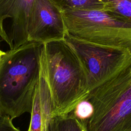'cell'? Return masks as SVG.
I'll list each match as a JSON object with an SVG mask.
<instances>
[{"instance_id":"cell-5","label":"cell","mask_w":131,"mask_h":131,"mask_svg":"<svg viewBox=\"0 0 131 131\" xmlns=\"http://www.w3.org/2000/svg\"><path fill=\"white\" fill-rule=\"evenodd\" d=\"M64 39L82 62L90 91L111 80L131 65V51L127 49L93 43L68 33Z\"/></svg>"},{"instance_id":"cell-3","label":"cell","mask_w":131,"mask_h":131,"mask_svg":"<svg viewBox=\"0 0 131 131\" xmlns=\"http://www.w3.org/2000/svg\"><path fill=\"white\" fill-rule=\"evenodd\" d=\"M85 98L94 110L88 131H131V65Z\"/></svg>"},{"instance_id":"cell-4","label":"cell","mask_w":131,"mask_h":131,"mask_svg":"<svg viewBox=\"0 0 131 131\" xmlns=\"http://www.w3.org/2000/svg\"><path fill=\"white\" fill-rule=\"evenodd\" d=\"M67 33L102 45L131 51V23L104 10L78 9L63 12Z\"/></svg>"},{"instance_id":"cell-7","label":"cell","mask_w":131,"mask_h":131,"mask_svg":"<svg viewBox=\"0 0 131 131\" xmlns=\"http://www.w3.org/2000/svg\"><path fill=\"white\" fill-rule=\"evenodd\" d=\"M35 0H0V37L14 50L29 42L28 24Z\"/></svg>"},{"instance_id":"cell-1","label":"cell","mask_w":131,"mask_h":131,"mask_svg":"<svg viewBox=\"0 0 131 131\" xmlns=\"http://www.w3.org/2000/svg\"><path fill=\"white\" fill-rule=\"evenodd\" d=\"M44 43L29 41L3 53L0 63V113L13 119L31 113L40 78Z\"/></svg>"},{"instance_id":"cell-9","label":"cell","mask_w":131,"mask_h":131,"mask_svg":"<svg viewBox=\"0 0 131 131\" xmlns=\"http://www.w3.org/2000/svg\"><path fill=\"white\" fill-rule=\"evenodd\" d=\"M47 131H88L86 123L69 115L52 116Z\"/></svg>"},{"instance_id":"cell-10","label":"cell","mask_w":131,"mask_h":131,"mask_svg":"<svg viewBox=\"0 0 131 131\" xmlns=\"http://www.w3.org/2000/svg\"><path fill=\"white\" fill-rule=\"evenodd\" d=\"M104 11L115 17L131 23V0H101Z\"/></svg>"},{"instance_id":"cell-13","label":"cell","mask_w":131,"mask_h":131,"mask_svg":"<svg viewBox=\"0 0 131 131\" xmlns=\"http://www.w3.org/2000/svg\"><path fill=\"white\" fill-rule=\"evenodd\" d=\"M12 120L8 116L0 113V131H21L14 126Z\"/></svg>"},{"instance_id":"cell-6","label":"cell","mask_w":131,"mask_h":131,"mask_svg":"<svg viewBox=\"0 0 131 131\" xmlns=\"http://www.w3.org/2000/svg\"><path fill=\"white\" fill-rule=\"evenodd\" d=\"M28 30L29 41L64 39L67 31L62 11L50 0H35Z\"/></svg>"},{"instance_id":"cell-14","label":"cell","mask_w":131,"mask_h":131,"mask_svg":"<svg viewBox=\"0 0 131 131\" xmlns=\"http://www.w3.org/2000/svg\"><path fill=\"white\" fill-rule=\"evenodd\" d=\"M4 53V52L3 51H2V50H1V49H0V63H1V61L2 56V55H3V54Z\"/></svg>"},{"instance_id":"cell-2","label":"cell","mask_w":131,"mask_h":131,"mask_svg":"<svg viewBox=\"0 0 131 131\" xmlns=\"http://www.w3.org/2000/svg\"><path fill=\"white\" fill-rule=\"evenodd\" d=\"M42 62L52 98V116L67 115L90 93L85 69L64 39L44 43Z\"/></svg>"},{"instance_id":"cell-12","label":"cell","mask_w":131,"mask_h":131,"mask_svg":"<svg viewBox=\"0 0 131 131\" xmlns=\"http://www.w3.org/2000/svg\"><path fill=\"white\" fill-rule=\"evenodd\" d=\"M93 106L85 98L79 101L67 115H71L78 120L86 123L93 113Z\"/></svg>"},{"instance_id":"cell-8","label":"cell","mask_w":131,"mask_h":131,"mask_svg":"<svg viewBox=\"0 0 131 131\" xmlns=\"http://www.w3.org/2000/svg\"><path fill=\"white\" fill-rule=\"evenodd\" d=\"M52 113V98L41 57L40 76L33 98L30 113V123L28 131H47Z\"/></svg>"},{"instance_id":"cell-11","label":"cell","mask_w":131,"mask_h":131,"mask_svg":"<svg viewBox=\"0 0 131 131\" xmlns=\"http://www.w3.org/2000/svg\"><path fill=\"white\" fill-rule=\"evenodd\" d=\"M57 5L62 12L68 10L88 9L104 10L101 0H50Z\"/></svg>"}]
</instances>
